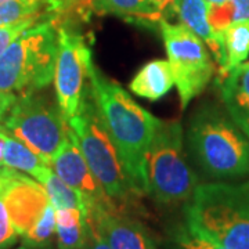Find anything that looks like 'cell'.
<instances>
[{"label":"cell","instance_id":"1","mask_svg":"<svg viewBox=\"0 0 249 249\" xmlns=\"http://www.w3.org/2000/svg\"><path fill=\"white\" fill-rule=\"evenodd\" d=\"M89 93L115 144L133 193L136 196H148L145 155L160 119L139 106L94 64L90 68Z\"/></svg>","mask_w":249,"mask_h":249},{"label":"cell","instance_id":"2","mask_svg":"<svg viewBox=\"0 0 249 249\" xmlns=\"http://www.w3.org/2000/svg\"><path fill=\"white\" fill-rule=\"evenodd\" d=\"M187 140L198 165L212 178L249 175V137L226 108L205 104L193 115Z\"/></svg>","mask_w":249,"mask_h":249},{"label":"cell","instance_id":"3","mask_svg":"<svg viewBox=\"0 0 249 249\" xmlns=\"http://www.w3.org/2000/svg\"><path fill=\"white\" fill-rule=\"evenodd\" d=\"M184 212L190 229L226 249H249V180L198 184Z\"/></svg>","mask_w":249,"mask_h":249},{"label":"cell","instance_id":"4","mask_svg":"<svg viewBox=\"0 0 249 249\" xmlns=\"http://www.w3.org/2000/svg\"><path fill=\"white\" fill-rule=\"evenodd\" d=\"M57 50L55 21L45 14L0 55V89L21 96L46 88L54 78Z\"/></svg>","mask_w":249,"mask_h":249},{"label":"cell","instance_id":"5","mask_svg":"<svg viewBox=\"0 0 249 249\" xmlns=\"http://www.w3.org/2000/svg\"><path fill=\"white\" fill-rule=\"evenodd\" d=\"M67 122L73 140L106 194L118 208L119 204H130L136 194L129 184L115 144L100 118L90 93L79 112Z\"/></svg>","mask_w":249,"mask_h":249},{"label":"cell","instance_id":"6","mask_svg":"<svg viewBox=\"0 0 249 249\" xmlns=\"http://www.w3.org/2000/svg\"><path fill=\"white\" fill-rule=\"evenodd\" d=\"M145 178L148 196L160 205L190 201L194 194L198 184L184 158L178 121L160 119L145 155Z\"/></svg>","mask_w":249,"mask_h":249},{"label":"cell","instance_id":"7","mask_svg":"<svg viewBox=\"0 0 249 249\" xmlns=\"http://www.w3.org/2000/svg\"><path fill=\"white\" fill-rule=\"evenodd\" d=\"M1 126L50 166L68 139V122L60 107L36 93L18 96Z\"/></svg>","mask_w":249,"mask_h":249},{"label":"cell","instance_id":"8","mask_svg":"<svg viewBox=\"0 0 249 249\" xmlns=\"http://www.w3.org/2000/svg\"><path fill=\"white\" fill-rule=\"evenodd\" d=\"M160 29L175 75L181 109L199 96L214 73V65L205 43L183 24L162 19Z\"/></svg>","mask_w":249,"mask_h":249},{"label":"cell","instance_id":"9","mask_svg":"<svg viewBox=\"0 0 249 249\" xmlns=\"http://www.w3.org/2000/svg\"><path fill=\"white\" fill-rule=\"evenodd\" d=\"M58 50L54 68V86L58 107L68 121L79 112L89 94V73L93 62L91 49L78 29L68 21H58Z\"/></svg>","mask_w":249,"mask_h":249},{"label":"cell","instance_id":"10","mask_svg":"<svg viewBox=\"0 0 249 249\" xmlns=\"http://www.w3.org/2000/svg\"><path fill=\"white\" fill-rule=\"evenodd\" d=\"M52 169L64 183L76 190L82 196L86 206V212L91 208L98 206L106 208L108 211H121L115 202L106 194L104 188L90 170L78 144L72 137L70 127L67 142H64L60 152L52 160Z\"/></svg>","mask_w":249,"mask_h":249},{"label":"cell","instance_id":"11","mask_svg":"<svg viewBox=\"0 0 249 249\" xmlns=\"http://www.w3.org/2000/svg\"><path fill=\"white\" fill-rule=\"evenodd\" d=\"M0 194L9 211L11 223L21 237L37 222L50 204L45 187L37 180L13 169H9L7 180Z\"/></svg>","mask_w":249,"mask_h":249},{"label":"cell","instance_id":"12","mask_svg":"<svg viewBox=\"0 0 249 249\" xmlns=\"http://www.w3.org/2000/svg\"><path fill=\"white\" fill-rule=\"evenodd\" d=\"M86 217L96 226L98 234L111 249H158L150 231L136 219L121 211L91 208Z\"/></svg>","mask_w":249,"mask_h":249},{"label":"cell","instance_id":"13","mask_svg":"<svg viewBox=\"0 0 249 249\" xmlns=\"http://www.w3.org/2000/svg\"><path fill=\"white\" fill-rule=\"evenodd\" d=\"M93 14H111L130 24L147 28L160 27V21L165 19L154 4V0H80L65 17L75 16L88 21Z\"/></svg>","mask_w":249,"mask_h":249},{"label":"cell","instance_id":"14","mask_svg":"<svg viewBox=\"0 0 249 249\" xmlns=\"http://www.w3.org/2000/svg\"><path fill=\"white\" fill-rule=\"evenodd\" d=\"M209 3L206 0H178L173 13L180 19V22L194 32L206 47H209L217 67L224 62V45L223 37L214 34V31L208 19Z\"/></svg>","mask_w":249,"mask_h":249},{"label":"cell","instance_id":"15","mask_svg":"<svg viewBox=\"0 0 249 249\" xmlns=\"http://www.w3.org/2000/svg\"><path fill=\"white\" fill-rule=\"evenodd\" d=\"M219 86L224 108L249 137V62L234 68Z\"/></svg>","mask_w":249,"mask_h":249},{"label":"cell","instance_id":"16","mask_svg":"<svg viewBox=\"0 0 249 249\" xmlns=\"http://www.w3.org/2000/svg\"><path fill=\"white\" fill-rule=\"evenodd\" d=\"M175 85V75L170 62L166 60H152L142 65L140 71L129 83V89L136 96L147 100H160L168 94Z\"/></svg>","mask_w":249,"mask_h":249},{"label":"cell","instance_id":"17","mask_svg":"<svg viewBox=\"0 0 249 249\" xmlns=\"http://www.w3.org/2000/svg\"><path fill=\"white\" fill-rule=\"evenodd\" d=\"M224 62L219 67L217 85L227 78V75L241 65L249 55V18L232 22L223 32Z\"/></svg>","mask_w":249,"mask_h":249},{"label":"cell","instance_id":"18","mask_svg":"<svg viewBox=\"0 0 249 249\" xmlns=\"http://www.w3.org/2000/svg\"><path fill=\"white\" fill-rule=\"evenodd\" d=\"M4 166L9 169L27 173L37 180L40 184L52 172V166L46 163L35 151L19 142L14 136L9 134L4 148Z\"/></svg>","mask_w":249,"mask_h":249},{"label":"cell","instance_id":"19","mask_svg":"<svg viewBox=\"0 0 249 249\" xmlns=\"http://www.w3.org/2000/svg\"><path fill=\"white\" fill-rule=\"evenodd\" d=\"M58 249H82L88 241L86 214L79 208L55 209Z\"/></svg>","mask_w":249,"mask_h":249},{"label":"cell","instance_id":"20","mask_svg":"<svg viewBox=\"0 0 249 249\" xmlns=\"http://www.w3.org/2000/svg\"><path fill=\"white\" fill-rule=\"evenodd\" d=\"M42 186L45 187L49 199L55 209L61 208H79L86 213L85 201L76 190H73L67 183H64L53 170L43 180Z\"/></svg>","mask_w":249,"mask_h":249},{"label":"cell","instance_id":"21","mask_svg":"<svg viewBox=\"0 0 249 249\" xmlns=\"http://www.w3.org/2000/svg\"><path fill=\"white\" fill-rule=\"evenodd\" d=\"M166 249H226L209 237L188 227V224H176L168 232Z\"/></svg>","mask_w":249,"mask_h":249},{"label":"cell","instance_id":"22","mask_svg":"<svg viewBox=\"0 0 249 249\" xmlns=\"http://www.w3.org/2000/svg\"><path fill=\"white\" fill-rule=\"evenodd\" d=\"M55 231H57L55 208L50 202L42 216L37 219V222L22 235V244L29 247H39V248L52 247Z\"/></svg>","mask_w":249,"mask_h":249},{"label":"cell","instance_id":"23","mask_svg":"<svg viewBox=\"0 0 249 249\" xmlns=\"http://www.w3.org/2000/svg\"><path fill=\"white\" fill-rule=\"evenodd\" d=\"M43 3L46 0H0V27L37 16Z\"/></svg>","mask_w":249,"mask_h":249},{"label":"cell","instance_id":"24","mask_svg":"<svg viewBox=\"0 0 249 249\" xmlns=\"http://www.w3.org/2000/svg\"><path fill=\"white\" fill-rule=\"evenodd\" d=\"M42 18V14H37L34 17H29L27 19L18 21L16 24H10V25H4L0 27V55L4 53L18 36L21 35L25 29L29 27H32L34 24H36L39 19Z\"/></svg>","mask_w":249,"mask_h":249},{"label":"cell","instance_id":"25","mask_svg":"<svg viewBox=\"0 0 249 249\" xmlns=\"http://www.w3.org/2000/svg\"><path fill=\"white\" fill-rule=\"evenodd\" d=\"M18 240V232L16 231L9 211L3 201V196L0 194V249L11 248Z\"/></svg>","mask_w":249,"mask_h":249},{"label":"cell","instance_id":"26","mask_svg":"<svg viewBox=\"0 0 249 249\" xmlns=\"http://www.w3.org/2000/svg\"><path fill=\"white\" fill-rule=\"evenodd\" d=\"M80 0H46V16L53 19L65 17Z\"/></svg>","mask_w":249,"mask_h":249},{"label":"cell","instance_id":"27","mask_svg":"<svg viewBox=\"0 0 249 249\" xmlns=\"http://www.w3.org/2000/svg\"><path fill=\"white\" fill-rule=\"evenodd\" d=\"M86 222H88V231H89V234H88V241H86V244L83 245L82 249H111L108 247L107 242L103 240V237L98 234L97 229L93 224V222L89 220L88 217H86Z\"/></svg>","mask_w":249,"mask_h":249},{"label":"cell","instance_id":"28","mask_svg":"<svg viewBox=\"0 0 249 249\" xmlns=\"http://www.w3.org/2000/svg\"><path fill=\"white\" fill-rule=\"evenodd\" d=\"M17 97L18 96L14 93H9V91L0 89V124L4 119V116L7 115L10 108L13 107V104L16 103Z\"/></svg>","mask_w":249,"mask_h":249},{"label":"cell","instance_id":"29","mask_svg":"<svg viewBox=\"0 0 249 249\" xmlns=\"http://www.w3.org/2000/svg\"><path fill=\"white\" fill-rule=\"evenodd\" d=\"M234 7V19L235 22L249 18V0H230Z\"/></svg>","mask_w":249,"mask_h":249},{"label":"cell","instance_id":"30","mask_svg":"<svg viewBox=\"0 0 249 249\" xmlns=\"http://www.w3.org/2000/svg\"><path fill=\"white\" fill-rule=\"evenodd\" d=\"M178 0H154V4L157 6V9L160 10V13L166 19V17L173 13V7L176 4Z\"/></svg>","mask_w":249,"mask_h":249},{"label":"cell","instance_id":"31","mask_svg":"<svg viewBox=\"0 0 249 249\" xmlns=\"http://www.w3.org/2000/svg\"><path fill=\"white\" fill-rule=\"evenodd\" d=\"M7 136H9V133L6 130L4 132H0V168L4 166V148H6Z\"/></svg>","mask_w":249,"mask_h":249},{"label":"cell","instance_id":"32","mask_svg":"<svg viewBox=\"0 0 249 249\" xmlns=\"http://www.w3.org/2000/svg\"><path fill=\"white\" fill-rule=\"evenodd\" d=\"M7 175H9V168H6V166L0 168V191L4 187V183L7 180Z\"/></svg>","mask_w":249,"mask_h":249},{"label":"cell","instance_id":"33","mask_svg":"<svg viewBox=\"0 0 249 249\" xmlns=\"http://www.w3.org/2000/svg\"><path fill=\"white\" fill-rule=\"evenodd\" d=\"M18 249H52V247H43V248H39V247H29V245H25L22 244Z\"/></svg>","mask_w":249,"mask_h":249},{"label":"cell","instance_id":"34","mask_svg":"<svg viewBox=\"0 0 249 249\" xmlns=\"http://www.w3.org/2000/svg\"><path fill=\"white\" fill-rule=\"evenodd\" d=\"M208 3H211V4H219V3H223V1H226V0H206Z\"/></svg>","mask_w":249,"mask_h":249},{"label":"cell","instance_id":"35","mask_svg":"<svg viewBox=\"0 0 249 249\" xmlns=\"http://www.w3.org/2000/svg\"><path fill=\"white\" fill-rule=\"evenodd\" d=\"M0 132H4V127L1 126V124H0Z\"/></svg>","mask_w":249,"mask_h":249}]
</instances>
